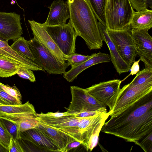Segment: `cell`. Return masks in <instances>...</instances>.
Returning <instances> with one entry per match:
<instances>
[{"label":"cell","mask_w":152,"mask_h":152,"mask_svg":"<svg viewBox=\"0 0 152 152\" xmlns=\"http://www.w3.org/2000/svg\"><path fill=\"white\" fill-rule=\"evenodd\" d=\"M101 131L134 142L152 132V91L105 122Z\"/></svg>","instance_id":"cell-1"},{"label":"cell","mask_w":152,"mask_h":152,"mask_svg":"<svg viewBox=\"0 0 152 152\" xmlns=\"http://www.w3.org/2000/svg\"><path fill=\"white\" fill-rule=\"evenodd\" d=\"M70 23L77 36L82 37L90 50L103 46L97 18L86 0H67Z\"/></svg>","instance_id":"cell-2"},{"label":"cell","mask_w":152,"mask_h":152,"mask_svg":"<svg viewBox=\"0 0 152 152\" xmlns=\"http://www.w3.org/2000/svg\"><path fill=\"white\" fill-rule=\"evenodd\" d=\"M134 11L130 0H107L105 11L107 29L121 30L128 26Z\"/></svg>","instance_id":"cell-3"},{"label":"cell","mask_w":152,"mask_h":152,"mask_svg":"<svg viewBox=\"0 0 152 152\" xmlns=\"http://www.w3.org/2000/svg\"><path fill=\"white\" fill-rule=\"evenodd\" d=\"M34 58V62L50 74H62L69 66L67 62L63 64L45 48L36 39L27 40Z\"/></svg>","instance_id":"cell-4"},{"label":"cell","mask_w":152,"mask_h":152,"mask_svg":"<svg viewBox=\"0 0 152 152\" xmlns=\"http://www.w3.org/2000/svg\"><path fill=\"white\" fill-rule=\"evenodd\" d=\"M41 24L64 56L75 53V41L77 36L69 22L58 25Z\"/></svg>","instance_id":"cell-5"},{"label":"cell","mask_w":152,"mask_h":152,"mask_svg":"<svg viewBox=\"0 0 152 152\" xmlns=\"http://www.w3.org/2000/svg\"><path fill=\"white\" fill-rule=\"evenodd\" d=\"M131 30L130 25L121 30H107L119 54L130 67L137 56Z\"/></svg>","instance_id":"cell-6"},{"label":"cell","mask_w":152,"mask_h":152,"mask_svg":"<svg viewBox=\"0 0 152 152\" xmlns=\"http://www.w3.org/2000/svg\"><path fill=\"white\" fill-rule=\"evenodd\" d=\"M152 91V83L133 86L129 83L120 88L115 103L110 112L111 117H115Z\"/></svg>","instance_id":"cell-7"},{"label":"cell","mask_w":152,"mask_h":152,"mask_svg":"<svg viewBox=\"0 0 152 152\" xmlns=\"http://www.w3.org/2000/svg\"><path fill=\"white\" fill-rule=\"evenodd\" d=\"M121 81L114 79L101 82L85 89L94 98L107 106L110 112L115 104Z\"/></svg>","instance_id":"cell-8"},{"label":"cell","mask_w":152,"mask_h":152,"mask_svg":"<svg viewBox=\"0 0 152 152\" xmlns=\"http://www.w3.org/2000/svg\"><path fill=\"white\" fill-rule=\"evenodd\" d=\"M70 89L71 101L68 107L65 108L69 113L95 111L106 107L92 96L85 89L75 86H71Z\"/></svg>","instance_id":"cell-9"},{"label":"cell","mask_w":152,"mask_h":152,"mask_svg":"<svg viewBox=\"0 0 152 152\" xmlns=\"http://www.w3.org/2000/svg\"><path fill=\"white\" fill-rule=\"evenodd\" d=\"M21 20L20 15L15 12H0V39L14 41L21 36Z\"/></svg>","instance_id":"cell-10"},{"label":"cell","mask_w":152,"mask_h":152,"mask_svg":"<svg viewBox=\"0 0 152 152\" xmlns=\"http://www.w3.org/2000/svg\"><path fill=\"white\" fill-rule=\"evenodd\" d=\"M148 30L132 29L136 52L145 67H152V37Z\"/></svg>","instance_id":"cell-11"},{"label":"cell","mask_w":152,"mask_h":152,"mask_svg":"<svg viewBox=\"0 0 152 152\" xmlns=\"http://www.w3.org/2000/svg\"><path fill=\"white\" fill-rule=\"evenodd\" d=\"M36 117L34 107L28 101L20 104H0V118L18 123L26 118Z\"/></svg>","instance_id":"cell-12"},{"label":"cell","mask_w":152,"mask_h":152,"mask_svg":"<svg viewBox=\"0 0 152 152\" xmlns=\"http://www.w3.org/2000/svg\"><path fill=\"white\" fill-rule=\"evenodd\" d=\"M34 38L37 39L58 60L64 64V55L41 23L34 20H28Z\"/></svg>","instance_id":"cell-13"},{"label":"cell","mask_w":152,"mask_h":152,"mask_svg":"<svg viewBox=\"0 0 152 152\" xmlns=\"http://www.w3.org/2000/svg\"><path fill=\"white\" fill-rule=\"evenodd\" d=\"M19 132V139L30 142L41 151L60 152L56 145L36 128Z\"/></svg>","instance_id":"cell-14"},{"label":"cell","mask_w":152,"mask_h":152,"mask_svg":"<svg viewBox=\"0 0 152 152\" xmlns=\"http://www.w3.org/2000/svg\"><path fill=\"white\" fill-rule=\"evenodd\" d=\"M80 118L69 115L50 120L38 121L61 131L79 141H83L77 126Z\"/></svg>","instance_id":"cell-15"},{"label":"cell","mask_w":152,"mask_h":152,"mask_svg":"<svg viewBox=\"0 0 152 152\" xmlns=\"http://www.w3.org/2000/svg\"><path fill=\"white\" fill-rule=\"evenodd\" d=\"M100 32L103 41L107 45L110 53L111 61L119 75L129 71L131 67L124 61L118 52L107 32V27L98 22Z\"/></svg>","instance_id":"cell-16"},{"label":"cell","mask_w":152,"mask_h":152,"mask_svg":"<svg viewBox=\"0 0 152 152\" xmlns=\"http://www.w3.org/2000/svg\"><path fill=\"white\" fill-rule=\"evenodd\" d=\"M48 8L50 11L47 19L44 24L48 25H58L66 24L69 18L68 5L63 0L54 1Z\"/></svg>","instance_id":"cell-17"},{"label":"cell","mask_w":152,"mask_h":152,"mask_svg":"<svg viewBox=\"0 0 152 152\" xmlns=\"http://www.w3.org/2000/svg\"><path fill=\"white\" fill-rule=\"evenodd\" d=\"M36 128L53 141L60 149V152H63L69 143L78 140L61 131L39 121Z\"/></svg>","instance_id":"cell-18"},{"label":"cell","mask_w":152,"mask_h":152,"mask_svg":"<svg viewBox=\"0 0 152 152\" xmlns=\"http://www.w3.org/2000/svg\"><path fill=\"white\" fill-rule=\"evenodd\" d=\"M111 61L110 55L101 52L94 53L90 59L77 66L71 67L68 71L63 74V77L69 82H72L83 71L94 65L100 63H107Z\"/></svg>","instance_id":"cell-19"},{"label":"cell","mask_w":152,"mask_h":152,"mask_svg":"<svg viewBox=\"0 0 152 152\" xmlns=\"http://www.w3.org/2000/svg\"><path fill=\"white\" fill-rule=\"evenodd\" d=\"M0 54L16 61L24 68L32 71L45 72L42 68L33 61L20 55L14 50L8 44V41L0 39Z\"/></svg>","instance_id":"cell-20"},{"label":"cell","mask_w":152,"mask_h":152,"mask_svg":"<svg viewBox=\"0 0 152 152\" xmlns=\"http://www.w3.org/2000/svg\"><path fill=\"white\" fill-rule=\"evenodd\" d=\"M130 25L132 29L148 30L152 27V10L134 11Z\"/></svg>","instance_id":"cell-21"},{"label":"cell","mask_w":152,"mask_h":152,"mask_svg":"<svg viewBox=\"0 0 152 152\" xmlns=\"http://www.w3.org/2000/svg\"><path fill=\"white\" fill-rule=\"evenodd\" d=\"M21 68H24L16 61L0 54V77H8L17 74Z\"/></svg>","instance_id":"cell-22"},{"label":"cell","mask_w":152,"mask_h":152,"mask_svg":"<svg viewBox=\"0 0 152 152\" xmlns=\"http://www.w3.org/2000/svg\"><path fill=\"white\" fill-rule=\"evenodd\" d=\"M99 21L106 26L105 8L107 0H86Z\"/></svg>","instance_id":"cell-23"},{"label":"cell","mask_w":152,"mask_h":152,"mask_svg":"<svg viewBox=\"0 0 152 152\" xmlns=\"http://www.w3.org/2000/svg\"><path fill=\"white\" fill-rule=\"evenodd\" d=\"M13 41L10 46L14 50L21 56L34 61V58L27 40L23 37L20 36Z\"/></svg>","instance_id":"cell-24"},{"label":"cell","mask_w":152,"mask_h":152,"mask_svg":"<svg viewBox=\"0 0 152 152\" xmlns=\"http://www.w3.org/2000/svg\"><path fill=\"white\" fill-rule=\"evenodd\" d=\"M152 83V67H146L139 71L133 80L129 84L137 86Z\"/></svg>","instance_id":"cell-25"},{"label":"cell","mask_w":152,"mask_h":152,"mask_svg":"<svg viewBox=\"0 0 152 152\" xmlns=\"http://www.w3.org/2000/svg\"><path fill=\"white\" fill-rule=\"evenodd\" d=\"M107 118H105L102 120L97 124L93 131L88 141L87 151H92L97 145L98 142L99 136L102 128Z\"/></svg>","instance_id":"cell-26"},{"label":"cell","mask_w":152,"mask_h":152,"mask_svg":"<svg viewBox=\"0 0 152 152\" xmlns=\"http://www.w3.org/2000/svg\"><path fill=\"white\" fill-rule=\"evenodd\" d=\"M94 53L91 55H84L74 53L68 56L64 57L65 61H67L71 67L78 66L92 57Z\"/></svg>","instance_id":"cell-27"},{"label":"cell","mask_w":152,"mask_h":152,"mask_svg":"<svg viewBox=\"0 0 152 152\" xmlns=\"http://www.w3.org/2000/svg\"><path fill=\"white\" fill-rule=\"evenodd\" d=\"M0 121L12 137L18 140L19 139L20 132L18 130V124L1 118H0Z\"/></svg>","instance_id":"cell-28"},{"label":"cell","mask_w":152,"mask_h":152,"mask_svg":"<svg viewBox=\"0 0 152 152\" xmlns=\"http://www.w3.org/2000/svg\"><path fill=\"white\" fill-rule=\"evenodd\" d=\"M38 122L37 117L26 118L17 123L18 125V130L20 132H23L36 128Z\"/></svg>","instance_id":"cell-29"},{"label":"cell","mask_w":152,"mask_h":152,"mask_svg":"<svg viewBox=\"0 0 152 152\" xmlns=\"http://www.w3.org/2000/svg\"><path fill=\"white\" fill-rule=\"evenodd\" d=\"M152 132L137 141L134 143L139 145L145 152H151L152 150Z\"/></svg>","instance_id":"cell-30"},{"label":"cell","mask_w":152,"mask_h":152,"mask_svg":"<svg viewBox=\"0 0 152 152\" xmlns=\"http://www.w3.org/2000/svg\"><path fill=\"white\" fill-rule=\"evenodd\" d=\"M69 115H70V113L67 111L64 112L58 111L56 112H49L47 113L42 112L40 113H37V119L40 121L54 119L63 116Z\"/></svg>","instance_id":"cell-31"},{"label":"cell","mask_w":152,"mask_h":152,"mask_svg":"<svg viewBox=\"0 0 152 152\" xmlns=\"http://www.w3.org/2000/svg\"><path fill=\"white\" fill-rule=\"evenodd\" d=\"M11 137L0 121V144L8 152Z\"/></svg>","instance_id":"cell-32"},{"label":"cell","mask_w":152,"mask_h":152,"mask_svg":"<svg viewBox=\"0 0 152 152\" xmlns=\"http://www.w3.org/2000/svg\"><path fill=\"white\" fill-rule=\"evenodd\" d=\"M133 8L137 11L145 10L152 7V0H130Z\"/></svg>","instance_id":"cell-33"},{"label":"cell","mask_w":152,"mask_h":152,"mask_svg":"<svg viewBox=\"0 0 152 152\" xmlns=\"http://www.w3.org/2000/svg\"><path fill=\"white\" fill-rule=\"evenodd\" d=\"M0 86L2 90L9 95L21 101L22 96L18 89L15 86H10L4 85L0 82Z\"/></svg>","instance_id":"cell-34"},{"label":"cell","mask_w":152,"mask_h":152,"mask_svg":"<svg viewBox=\"0 0 152 152\" xmlns=\"http://www.w3.org/2000/svg\"><path fill=\"white\" fill-rule=\"evenodd\" d=\"M106 112H107L106 108L104 107L95 111H86L75 113H70V115L76 118H83L92 116Z\"/></svg>","instance_id":"cell-35"},{"label":"cell","mask_w":152,"mask_h":152,"mask_svg":"<svg viewBox=\"0 0 152 152\" xmlns=\"http://www.w3.org/2000/svg\"><path fill=\"white\" fill-rule=\"evenodd\" d=\"M17 74L20 77L29 80L31 82H34L36 81L34 75L31 69L21 68L18 70Z\"/></svg>","instance_id":"cell-36"},{"label":"cell","mask_w":152,"mask_h":152,"mask_svg":"<svg viewBox=\"0 0 152 152\" xmlns=\"http://www.w3.org/2000/svg\"><path fill=\"white\" fill-rule=\"evenodd\" d=\"M0 97L5 101L8 105H17L22 104L21 101H20L9 95L3 90H0Z\"/></svg>","instance_id":"cell-37"},{"label":"cell","mask_w":152,"mask_h":152,"mask_svg":"<svg viewBox=\"0 0 152 152\" xmlns=\"http://www.w3.org/2000/svg\"><path fill=\"white\" fill-rule=\"evenodd\" d=\"M8 152H24V150L18 140L11 137Z\"/></svg>","instance_id":"cell-38"},{"label":"cell","mask_w":152,"mask_h":152,"mask_svg":"<svg viewBox=\"0 0 152 152\" xmlns=\"http://www.w3.org/2000/svg\"><path fill=\"white\" fill-rule=\"evenodd\" d=\"M81 145L84 146L83 142L82 141L75 140L72 141L67 145L63 152H68L73 149L77 148Z\"/></svg>","instance_id":"cell-39"},{"label":"cell","mask_w":152,"mask_h":152,"mask_svg":"<svg viewBox=\"0 0 152 152\" xmlns=\"http://www.w3.org/2000/svg\"><path fill=\"white\" fill-rule=\"evenodd\" d=\"M140 61V59L139 58L137 61H135L133 63L131 67L130 73L129 75L126 77V78L130 75H136L140 71V68L139 62Z\"/></svg>","instance_id":"cell-40"},{"label":"cell","mask_w":152,"mask_h":152,"mask_svg":"<svg viewBox=\"0 0 152 152\" xmlns=\"http://www.w3.org/2000/svg\"><path fill=\"white\" fill-rule=\"evenodd\" d=\"M2 90L1 87L0 86V90ZM0 104H4V105H8L7 103L3 99H2L1 97H0Z\"/></svg>","instance_id":"cell-41"},{"label":"cell","mask_w":152,"mask_h":152,"mask_svg":"<svg viewBox=\"0 0 152 152\" xmlns=\"http://www.w3.org/2000/svg\"><path fill=\"white\" fill-rule=\"evenodd\" d=\"M8 152V151L4 148L0 144V152Z\"/></svg>","instance_id":"cell-42"},{"label":"cell","mask_w":152,"mask_h":152,"mask_svg":"<svg viewBox=\"0 0 152 152\" xmlns=\"http://www.w3.org/2000/svg\"></svg>","instance_id":"cell-43"}]
</instances>
